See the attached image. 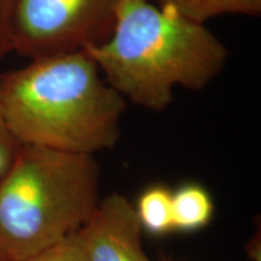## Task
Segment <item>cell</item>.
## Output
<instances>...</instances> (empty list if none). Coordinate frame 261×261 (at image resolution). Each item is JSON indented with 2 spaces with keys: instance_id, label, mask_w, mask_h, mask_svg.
<instances>
[{
  "instance_id": "1",
  "label": "cell",
  "mask_w": 261,
  "mask_h": 261,
  "mask_svg": "<svg viewBox=\"0 0 261 261\" xmlns=\"http://www.w3.org/2000/svg\"><path fill=\"white\" fill-rule=\"evenodd\" d=\"M126 107L86 51L35 58L0 75V110L22 144L91 155L112 149Z\"/></svg>"
},
{
  "instance_id": "2",
  "label": "cell",
  "mask_w": 261,
  "mask_h": 261,
  "mask_svg": "<svg viewBox=\"0 0 261 261\" xmlns=\"http://www.w3.org/2000/svg\"><path fill=\"white\" fill-rule=\"evenodd\" d=\"M85 51L114 90L154 112L172 103L175 86H208L228 58L226 46L204 24L149 0H120L110 38Z\"/></svg>"
},
{
  "instance_id": "3",
  "label": "cell",
  "mask_w": 261,
  "mask_h": 261,
  "mask_svg": "<svg viewBox=\"0 0 261 261\" xmlns=\"http://www.w3.org/2000/svg\"><path fill=\"white\" fill-rule=\"evenodd\" d=\"M98 185L93 155L22 144L0 177V259L28 261L79 230Z\"/></svg>"
},
{
  "instance_id": "4",
  "label": "cell",
  "mask_w": 261,
  "mask_h": 261,
  "mask_svg": "<svg viewBox=\"0 0 261 261\" xmlns=\"http://www.w3.org/2000/svg\"><path fill=\"white\" fill-rule=\"evenodd\" d=\"M120 0H10L12 51L32 60L73 54L110 38Z\"/></svg>"
},
{
  "instance_id": "5",
  "label": "cell",
  "mask_w": 261,
  "mask_h": 261,
  "mask_svg": "<svg viewBox=\"0 0 261 261\" xmlns=\"http://www.w3.org/2000/svg\"><path fill=\"white\" fill-rule=\"evenodd\" d=\"M142 231L136 208L123 196L110 194L75 237L85 261H151L142 247Z\"/></svg>"
},
{
  "instance_id": "6",
  "label": "cell",
  "mask_w": 261,
  "mask_h": 261,
  "mask_svg": "<svg viewBox=\"0 0 261 261\" xmlns=\"http://www.w3.org/2000/svg\"><path fill=\"white\" fill-rule=\"evenodd\" d=\"M214 204L207 189L197 182H185L172 192L173 231L196 232L210 225Z\"/></svg>"
},
{
  "instance_id": "7",
  "label": "cell",
  "mask_w": 261,
  "mask_h": 261,
  "mask_svg": "<svg viewBox=\"0 0 261 261\" xmlns=\"http://www.w3.org/2000/svg\"><path fill=\"white\" fill-rule=\"evenodd\" d=\"M160 8L204 24L207 19L226 14L259 17L261 0H160Z\"/></svg>"
},
{
  "instance_id": "8",
  "label": "cell",
  "mask_w": 261,
  "mask_h": 261,
  "mask_svg": "<svg viewBox=\"0 0 261 261\" xmlns=\"http://www.w3.org/2000/svg\"><path fill=\"white\" fill-rule=\"evenodd\" d=\"M140 226L152 236L173 232L172 191L165 185H151L142 192L136 208Z\"/></svg>"
},
{
  "instance_id": "9",
  "label": "cell",
  "mask_w": 261,
  "mask_h": 261,
  "mask_svg": "<svg viewBox=\"0 0 261 261\" xmlns=\"http://www.w3.org/2000/svg\"><path fill=\"white\" fill-rule=\"evenodd\" d=\"M28 261H85L75 232Z\"/></svg>"
},
{
  "instance_id": "10",
  "label": "cell",
  "mask_w": 261,
  "mask_h": 261,
  "mask_svg": "<svg viewBox=\"0 0 261 261\" xmlns=\"http://www.w3.org/2000/svg\"><path fill=\"white\" fill-rule=\"evenodd\" d=\"M21 146L22 143L9 128L4 115L0 110V177L5 174V172L15 161Z\"/></svg>"
},
{
  "instance_id": "11",
  "label": "cell",
  "mask_w": 261,
  "mask_h": 261,
  "mask_svg": "<svg viewBox=\"0 0 261 261\" xmlns=\"http://www.w3.org/2000/svg\"><path fill=\"white\" fill-rule=\"evenodd\" d=\"M10 0H0V60L12 51L9 29Z\"/></svg>"
},
{
  "instance_id": "12",
  "label": "cell",
  "mask_w": 261,
  "mask_h": 261,
  "mask_svg": "<svg viewBox=\"0 0 261 261\" xmlns=\"http://www.w3.org/2000/svg\"><path fill=\"white\" fill-rule=\"evenodd\" d=\"M0 261H3V260H2V259H0Z\"/></svg>"
}]
</instances>
